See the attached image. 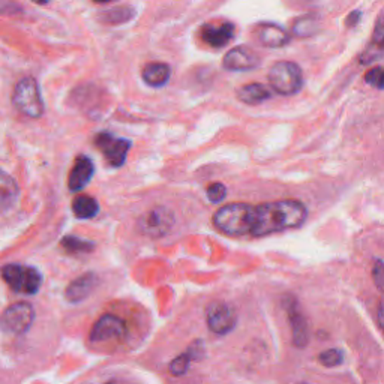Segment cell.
I'll list each match as a JSON object with an SVG mask.
<instances>
[{
  "instance_id": "obj_1",
  "label": "cell",
  "mask_w": 384,
  "mask_h": 384,
  "mask_svg": "<svg viewBox=\"0 0 384 384\" xmlns=\"http://www.w3.org/2000/svg\"><path fill=\"white\" fill-rule=\"evenodd\" d=\"M308 209L299 200H279L264 204L232 203L213 215L216 230L227 236L262 237L297 228L306 221Z\"/></svg>"
},
{
  "instance_id": "obj_2",
  "label": "cell",
  "mask_w": 384,
  "mask_h": 384,
  "mask_svg": "<svg viewBox=\"0 0 384 384\" xmlns=\"http://www.w3.org/2000/svg\"><path fill=\"white\" fill-rule=\"evenodd\" d=\"M15 108L30 119H39L44 114V101L36 78L23 77L17 83L13 93Z\"/></svg>"
},
{
  "instance_id": "obj_3",
  "label": "cell",
  "mask_w": 384,
  "mask_h": 384,
  "mask_svg": "<svg viewBox=\"0 0 384 384\" xmlns=\"http://www.w3.org/2000/svg\"><path fill=\"white\" fill-rule=\"evenodd\" d=\"M269 83H271L272 90L279 93V95H296L304 86L302 69L294 62H276L269 71Z\"/></svg>"
},
{
  "instance_id": "obj_4",
  "label": "cell",
  "mask_w": 384,
  "mask_h": 384,
  "mask_svg": "<svg viewBox=\"0 0 384 384\" xmlns=\"http://www.w3.org/2000/svg\"><path fill=\"white\" fill-rule=\"evenodd\" d=\"M3 281L11 287L14 292L23 294H36L43 284V276L35 267L23 264H6L2 269Z\"/></svg>"
},
{
  "instance_id": "obj_5",
  "label": "cell",
  "mask_w": 384,
  "mask_h": 384,
  "mask_svg": "<svg viewBox=\"0 0 384 384\" xmlns=\"http://www.w3.org/2000/svg\"><path fill=\"white\" fill-rule=\"evenodd\" d=\"M95 146L104 155V158L114 169H119L127 161L132 143L127 138L116 137L110 132H99L95 136Z\"/></svg>"
},
{
  "instance_id": "obj_6",
  "label": "cell",
  "mask_w": 384,
  "mask_h": 384,
  "mask_svg": "<svg viewBox=\"0 0 384 384\" xmlns=\"http://www.w3.org/2000/svg\"><path fill=\"white\" fill-rule=\"evenodd\" d=\"M35 318L34 308L26 302L14 304L5 309L2 323L3 327L13 334H24L32 326Z\"/></svg>"
},
{
  "instance_id": "obj_7",
  "label": "cell",
  "mask_w": 384,
  "mask_h": 384,
  "mask_svg": "<svg viewBox=\"0 0 384 384\" xmlns=\"http://www.w3.org/2000/svg\"><path fill=\"white\" fill-rule=\"evenodd\" d=\"M234 309L224 302H215L207 309V325L218 335H225L236 326Z\"/></svg>"
},
{
  "instance_id": "obj_8",
  "label": "cell",
  "mask_w": 384,
  "mask_h": 384,
  "mask_svg": "<svg viewBox=\"0 0 384 384\" xmlns=\"http://www.w3.org/2000/svg\"><path fill=\"white\" fill-rule=\"evenodd\" d=\"M222 65L233 72H243L255 69L260 65V56L249 47H234L225 55Z\"/></svg>"
},
{
  "instance_id": "obj_9",
  "label": "cell",
  "mask_w": 384,
  "mask_h": 384,
  "mask_svg": "<svg viewBox=\"0 0 384 384\" xmlns=\"http://www.w3.org/2000/svg\"><path fill=\"white\" fill-rule=\"evenodd\" d=\"M125 334H127V325H125V321L118 315L106 314L97 321L95 326H93L90 332V339L93 342H104L114 338H122Z\"/></svg>"
},
{
  "instance_id": "obj_10",
  "label": "cell",
  "mask_w": 384,
  "mask_h": 384,
  "mask_svg": "<svg viewBox=\"0 0 384 384\" xmlns=\"http://www.w3.org/2000/svg\"><path fill=\"white\" fill-rule=\"evenodd\" d=\"M234 30L236 27L230 22L207 23L201 27V39L212 48H222L234 38Z\"/></svg>"
},
{
  "instance_id": "obj_11",
  "label": "cell",
  "mask_w": 384,
  "mask_h": 384,
  "mask_svg": "<svg viewBox=\"0 0 384 384\" xmlns=\"http://www.w3.org/2000/svg\"><path fill=\"white\" fill-rule=\"evenodd\" d=\"M174 222L173 213L165 207H157L146 216H143L141 228L149 236H162L167 233Z\"/></svg>"
},
{
  "instance_id": "obj_12",
  "label": "cell",
  "mask_w": 384,
  "mask_h": 384,
  "mask_svg": "<svg viewBox=\"0 0 384 384\" xmlns=\"http://www.w3.org/2000/svg\"><path fill=\"white\" fill-rule=\"evenodd\" d=\"M93 174H95V164H93V161L89 157H78L68 178L69 191L78 192L85 190V186H87L93 179Z\"/></svg>"
},
{
  "instance_id": "obj_13",
  "label": "cell",
  "mask_w": 384,
  "mask_h": 384,
  "mask_svg": "<svg viewBox=\"0 0 384 384\" xmlns=\"http://www.w3.org/2000/svg\"><path fill=\"white\" fill-rule=\"evenodd\" d=\"M255 36L260 44L267 48H281L290 43V35L281 26L263 23L255 29Z\"/></svg>"
},
{
  "instance_id": "obj_14",
  "label": "cell",
  "mask_w": 384,
  "mask_h": 384,
  "mask_svg": "<svg viewBox=\"0 0 384 384\" xmlns=\"http://www.w3.org/2000/svg\"><path fill=\"white\" fill-rule=\"evenodd\" d=\"M383 56H384V14H381L377 18L376 27H374V34L371 38V44L365 51H363L360 62L362 64L368 65Z\"/></svg>"
},
{
  "instance_id": "obj_15",
  "label": "cell",
  "mask_w": 384,
  "mask_h": 384,
  "mask_svg": "<svg viewBox=\"0 0 384 384\" xmlns=\"http://www.w3.org/2000/svg\"><path fill=\"white\" fill-rule=\"evenodd\" d=\"M287 313H288L290 323H292V329H293L294 344L297 347H305L309 341L308 325H306V320H305L304 314L299 311L297 304L294 302V300H290L288 302Z\"/></svg>"
},
{
  "instance_id": "obj_16",
  "label": "cell",
  "mask_w": 384,
  "mask_h": 384,
  "mask_svg": "<svg viewBox=\"0 0 384 384\" xmlns=\"http://www.w3.org/2000/svg\"><path fill=\"white\" fill-rule=\"evenodd\" d=\"M98 284V278L95 273H86L72 281L66 288V299L69 302H81L85 300Z\"/></svg>"
},
{
  "instance_id": "obj_17",
  "label": "cell",
  "mask_w": 384,
  "mask_h": 384,
  "mask_svg": "<svg viewBox=\"0 0 384 384\" xmlns=\"http://www.w3.org/2000/svg\"><path fill=\"white\" fill-rule=\"evenodd\" d=\"M143 81L150 87H164L170 81L171 69L167 64L162 62H153V64H148L143 68Z\"/></svg>"
},
{
  "instance_id": "obj_18",
  "label": "cell",
  "mask_w": 384,
  "mask_h": 384,
  "mask_svg": "<svg viewBox=\"0 0 384 384\" xmlns=\"http://www.w3.org/2000/svg\"><path fill=\"white\" fill-rule=\"evenodd\" d=\"M237 98L248 106H258V104L272 98V89L262 85V83H253V85H246L239 89Z\"/></svg>"
},
{
  "instance_id": "obj_19",
  "label": "cell",
  "mask_w": 384,
  "mask_h": 384,
  "mask_svg": "<svg viewBox=\"0 0 384 384\" xmlns=\"http://www.w3.org/2000/svg\"><path fill=\"white\" fill-rule=\"evenodd\" d=\"M72 212L78 220H90L99 212V204L90 195H78L72 201Z\"/></svg>"
},
{
  "instance_id": "obj_20",
  "label": "cell",
  "mask_w": 384,
  "mask_h": 384,
  "mask_svg": "<svg viewBox=\"0 0 384 384\" xmlns=\"http://www.w3.org/2000/svg\"><path fill=\"white\" fill-rule=\"evenodd\" d=\"M62 248L65 249V251L71 253V254H83V253H90L95 249V243L85 241V239H80L76 236H66L62 239L60 242Z\"/></svg>"
},
{
  "instance_id": "obj_21",
  "label": "cell",
  "mask_w": 384,
  "mask_h": 384,
  "mask_svg": "<svg viewBox=\"0 0 384 384\" xmlns=\"http://www.w3.org/2000/svg\"><path fill=\"white\" fill-rule=\"evenodd\" d=\"M0 191H2V207L3 211L8 206H11L18 195V185L13 178H9L6 173H2V180H0Z\"/></svg>"
},
{
  "instance_id": "obj_22",
  "label": "cell",
  "mask_w": 384,
  "mask_h": 384,
  "mask_svg": "<svg viewBox=\"0 0 384 384\" xmlns=\"http://www.w3.org/2000/svg\"><path fill=\"white\" fill-rule=\"evenodd\" d=\"M199 350V348H195V347H191V350L186 353V355H182L179 357H176L173 362H171V365H170V371L173 376H183V374L188 371L190 368V363L191 360L194 359V353Z\"/></svg>"
},
{
  "instance_id": "obj_23",
  "label": "cell",
  "mask_w": 384,
  "mask_h": 384,
  "mask_svg": "<svg viewBox=\"0 0 384 384\" xmlns=\"http://www.w3.org/2000/svg\"><path fill=\"white\" fill-rule=\"evenodd\" d=\"M318 360L321 365H325L327 368H334L344 362V355H342V351L338 348H330V350H326L321 353V355L318 356Z\"/></svg>"
},
{
  "instance_id": "obj_24",
  "label": "cell",
  "mask_w": 384,
  "mask_h": 384,
  "mask_svg": "<svg viewBox=\"0 0 384 384\" xmlns=\"http://www.w3.org/2000/svg\"><path fill=\"white\" fill-rule=\"evenodd\" d=\"M315 30V18L311 17H304L299 18L297 22L293 24V34L296 36H311Z\"/></svg>"
},
{
  "instance_id": "obj_25",
  "label": "cell",
  "mask_w": 384,
  "mask_h": 384,
  "mask_svg": "<svg viewBox=\"0 0 384 384\" xmlns=\"http://www.w3.org/2000/svg\"><path fill=\"white\" fill-rule=\"evenodd\" d=\"M365 81L369 86L383 90L384 89V68H372L365 74Z\"/></svg>"
},
{
  "instance_id": "obj_26",
  "label": "cell",
  "mask_w": 384,
  "mask_h": 384,
  "mask_svg": "<svg viewBox=\"0 0 384 384\" xmlns=\"http://www.w3.org/2000/svg\"><path fill=\"white\" fill-rule=\"evenodd\" d=\"M207 197H209V200L212 203H220L225 199L227 195V188L225 185L221 183V182H216V183H212L209 185V188H207Z\"/></svg>"
},
{
  "instance_id": "obj_27",
  "label": "cell",
  "mask_w": 384,
  "mask_h": 384,
  "mask_svg": "<svg viewBox=\"0 0 384 384\" xmlns=\"http://www.w3.org/2000/svg\"><path fill=\"white\" fill-rule=\"evenodd\" d=\"M372 279H374V284H376L384 293V262L383 260H376V263H374Z\"/></svg>"
},
{
  "instance_id": "obj_28",
  "label": "cell",
  "mask_w": 384,
  "mask_h": 384,
  "mask_svg": "<svg viewBox=\"0 0 384 384\" xmlns=\"http://www.w3.org/2000/svg\"><path fill=\"white\" fill-rule=\"evenodd\" d=\"M359 22H360V13H359V11L351 13V14L347 17V26H348V27L356 26Z\"/></svg>"
},
{
  "instance_id": "obj_29",
  "label": "cell",
  "mask_w": 384,
  "mask_h": 384,
  "mask_svg": "<svg viewBox=\"0 0 384 384\" xmlns=\"http://www.w3.org/2000/svg\"><path fill=\"white\" fill-rule=\"evenodd\" d=\"M377 317H378L380 327H381V330L384 332V299L381 300L380 305H378V314H377Z\"/></svg>"
},
{
  "instance_id": "obj_30",
  "label": "cell",
  "mask_w": 384,
  "mask_h": 384,
  "mask_svg": "<svg viewBox=\"0 0 384 384\" xmlns=\"http://www.w3.org/2000/svg\"><path fill=\"white\" fill-rule=\"evenodd\" d=\"M93 2H97L99 5H104V3H111V2H116V0H93Z\"/></svg>"
},
{
  "instance_id": "obj_31",
  "label": "cell",
  "mask_w": 384,
  "mask_h": 384,
  "mask_svg": "<svg viewBox=\"0 0 384 384\" xmlns=\"http://www.w3.org/2000/svg\"><path fill=\"white\" fill-rule=\"evenodd\" d=\"M32 2L36 3V5H47L50 0H32Z\"/></svg>"
},
{
  "instance_id": "obj_32",
  "label": "cell",
  "mask_w": 384,
  "mask_h": 384,
  "mask_svg": "<svg viewBox=\"0 0 384 384\" xmlns=\"http://www.w3.org/2000/svg\"><path fill=\"white\" fill-rule=\"evenodd\" d=\"M106 384H127V383H123V381H118V380H113V381H108Z\"/></svg>"
},
{
  "instance_id": "obj_33",
  "label": "cell",
  "mask_w": 384,
  "mask_h": 384,
  "mask_svg": "<svg viewBox=\"0 0 384 384\" xmlns=\"http://www.w3.org/2000/svg\"><path fill=\"white\" fill-rule=\"evenodd\" d=\"M302 384H306V383H302Z\"/></svg>"
}]
</instances>
